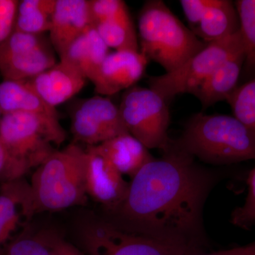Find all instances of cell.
Here are the masks:
<instances>
[{
    "mask_svg": "<svg viewBox=\"0 0 255 255\" xmlns=\"http://www.w3.org/2000/svg\"><path fill=\"white\" fill-rule=\"evenodd\" d=\"M162 152L132 178L125 200L109 221L194 254L206 253L204 206L222 173L198 163L173 140Z\"/></svg>",
    "mask_w": 255,
    "mask_h": 255,
    "instance_id": "obj_1",
    "label": "cell"
},
{
    "mask_svg": "<svg viewBox=\"0 0 255 255\" xmlns=\"http://www.w3.org/2000/svg\"><path fill=\"white\" fill-rule=\"evenodd\" d=\"M173 141L181 150L210 165L255 159V135L234 116L196 114Z\"/></svg>",
    "mask_w": 255,
    "mask_h": 255,
    "instance_id": "obj_2",
    "label": "cell"
},
{
    "mask_svg": "<svg viewBox=\"0 0 255 255\" xmlns=\"http://www.w3.org/2000/svg\"><path fill=\"white\" fill-rule=\"evenodd\" d=\"M140 53L170 73L207 46L162 0L144 3L138 16Z\"/></svg>",
    "mask_w": 255,
    "mask_h": 255,
    "instance_id": "obj_3",
    "label": "cell"
},
{
    "mask_svg": "<svg viewBox=\"0 0 255 255\" xmlns=\"http://www.w3.org/2000/svg\"><path fill=\"white\" fill-rule=\"evenodd\" d=\"M85 157V150L70 144L36 167L29 183L34 215L87 204Z\"/></svg>",
    "mask_w": 255,
    "mask_h": 255,
    "instance_id": "obj_4",
    "label": "cell"
},
{
    "mask_svg": "<svg viewBox=\"0 0 255 255\" xmlns=\"http://www.w3.org/2000/svg\"><path fill=\"white\" fill-rule=\"evenodd\" d=\"M0 137L15 157L30 169L36 168L65 140L66 132L60 122L35 114L13 112L2 114Z\"/></svg>",
    "mask_w": 255,
    "mask_h": 255,
    "instance_id": "obj_5",
    "label": "cell"
},
{
    "mask_svg": "<svg viewBox=\"0 0 255 255\" xmlns=\"http://www.w3.org/2000/svg\"><path fill=\"white\" fill-rule=\"evenodd\" d=\"M169 103L150 87H130L122 95L119 110L128 132L148 150H167L172 139Z\"/></svg>",
    "mask_w": 255,
    "mask_h": 255,
    "instance_id": "obj_6",
    "label": "cell"
},
{
    "mask_svg": "<svg viewBox=\"0 0 255 255\" xmlns=\"http://www.w3.org/2000/svg\"><path fill=\"white\" fill-rule=\"evenodd\" d=\"M243 48L239 31L221 41L211 42L173 71L151 77L149 87L168 103L181 94L192 95L220 65Z\"/></svg>",
    "mask_w": 255,
    "mask_h": 255,
    "instance_id": "obj_7",
    "label": "cell"
},
{
    "mask_svg": "<svg viewBox=\"0 0 255 255\" xmlns=\"http://www.w3.org/2000/svg\"><path fill=\"white\" fill-rule=\"evenodd\" d=\"M87 255H190L194 253L147 236L121 229L110 221L87 225L81 235Z\"/></svg>",
    "mask_w": 255,
    "mask_h": 255,
    "instance_id": "obj_8",
    "label": "cell"
},
{
    "mask_svg": "<svg viewBox=\"0 0 255 255\" xmlns=\"http://www.w3.org/2000/svg\"><path fill=\"white\" fill-rule=\"evenodd\" d=\"M71 131L77 141L98 145L128 132L117 106L97 95L73 102L69 109Z\"/></svg>",
    "mask_w": 255,
    "mask_h": 255,
    "instance_id": "obj_9",
    "label": "cell"
},
{
    "mask_svg": "<svg viewBox=\"0 0 255 255\" xmlns=\"http://www.w3.org/2000/svg\"><path fill=\"white\" fill-rule=\"evenodd\" d=\"M85 181L87 196L110 214L122 205L128 191L129 183L97 145L85 149Z\"/></svg>",
    "mask_w": 255,
    "mask_h": 255,
    "instance_id": "obj_10",
    "label": "cell"
},
{
    "mask_svg": "<svg viewBox=\"0 0 255 255\" xmlns=\"http://www.w3.org/2000/svg\"><path fill=\"white\" fill-rule=\"evenodd\" d=\"M148 61L140 51L110 52L92 82L95 91L99 95L107 97L135 86L143 76Z\"/></svg>",
    "mask_w": 255,
    "mask_h": 255,
    "instance_id": "obj_11",
    "label": "cell"
},
{
    "mask_svg": "<svg viewBox=\"0 0 255 255\" xmlns=\"http://www.w3.org/2000/svg\"><path fill=\"white\" fill-rule=\"evenodd\" d=\"M91 26L89 0H56L49 39L58 56Z\"/></svg>",
    "mask_w": 255,
    "mask_h": 255,
    "instance_id": "obj_12",
    "label": "cell"
},
{
    "mask_svg": "<svg viewBox=\"0 0 255 255\" xmlns=\"http://www.w3.org/2000/svg\"><path fill=\"white\" fill-rule=\"evenodd\" d=\"M87 80L78 69L60 60L27 81L46 103L56 109L78 95Z\"/></svg>",
    "mask_w": 255,
    "mask_h": 255,
    "instance_id": "obj_13",
    "label": "cell"
},
{
    "mask_svg": "<svg viewBox=\"0 0 255 255\" xmlns=\"http://www.w3.org/2000/svg\"><path fill=\"white\" fill-rule=\"evenodd\" d=\"M34 216L31 187L23 178L0 187V251L18 226Z\"/></svg>",
    "mask_w": 255,
    "mask_h": 255,
    "instance_id": "obj_14",
    "label": "cell"
},
{
    "mask_svg": "<svg viewBox=\"0 0 255 255\" xmlns=\"http://www.w3.org/2000/svg\"><path fill=\"white\" fill-rule=\"evenodd\" d=\"M243 49L238 50L206 79V81L193 92L200 102L203 110L212 107L222 101H227L237 89L238 81L244 65Z\"/></svg>",
    "mask_w": 255,
    "mask_h": 255,
    "instance_id": "obj_15",
    "label": "cell"
},
{
    "mask_svg": "<svg viewBox=\"0 0 255 255\" xmlns=\"http://www.w3.org/2000/svg\"><path fill=\"white\" fill-rule=\"evenodd\" d=\"M0 109L2 114L26 112L60 122L56 109L46 103L27 80L0 82Z\"/></svg>",
    "mask_w": 255,
    "mask_h": 255,
    "instance_id": "obj_16",
    "label": "cell"
},
{
    "mask_svg": "<svg viewBox=\"0 0 255 255\" xmlns=\"http://www.w3.org/2000/svg\"><path fill=\"white\" fill-rule=\"evenodd\" d=\"M110 53L95 26H90L70 45L60 60L78 69L88 80L93 81L101 65Z\"/></svg>",
    "mask_w": 255,
    "mask_h": 255,
    "instance_id": "obj_17",
    "label": "cell"
},
{
    "mask_svg": "<svg viewBox=\"0 0 255 255\" xmlns=\"http://www.w3.org/2000/svg\"><path fill=\"white\" fill-rule=\"evenodd\" d=\"M122 175L132 177L155 157L150 151L128 132L97 145Z\"/></svg>",
    "mask_w": 255,
    "mask_h": 255,
    "instance_id": "obj_18",
    "label": "cell"
},
{
    "mask_svg": "<svg viewBox=\"0 0 255 255\" xmlns=\"http://www.w3.org/2000/svg\"><path fill=\"white\" fill-rule=\"evenodd\" d=\"M239 30V16L235 2L211 0L200 22L192 31L198 38L209 43L232 36Z\"/></svg>",
    "mask_w": 255,
    "mask_h": 255,
    "instance_id": "obj_19",
    "label": "cell"
},
{
    "mask_svg": "<svg viewBox=\"0 0 255 255\" xmlns=\"http://www.w3.org/2000/svg\"><path fill=\"white\" fill-rule=\"evenodd\" d=\"M57 63L52 44L20 52L0 60V75L5 80H29Z\"/></svg>",
    "mask_w": 255,
    "mask_h": 255,
    "instance_id": "obj_20",
    "label": "cell"
},
{
    "mask_svg": "<svg viewBox=\"0 0 255 255\" xmlns=\"http://www.w3.org/2000/svg\"><path fill=\"white\" fill-rule=\"evenodd\" d=\"M94 26L109 48L140 51L138 37L128 6Z\"/></svg>",
    "mask_w": 255,
    "mask_h": 255,
    "instance_id": "obj_21",
    "label": "cell"
},
{
    "mask_svg": "<svg viewBox=\"0 0 255 255\" xmlns=\"http://www.w3.org/2000/svg\"><path fill=\"white\" fill-rule=\"evenodd\" d=\"M56 0H23L18 1L14 30L44 34L49 32Z\"/></svg>",
    "mask_w": 255,
    "mask_h": 255,
    "instance_id": "obj_22",
    "label": "cell"
},
{
    "mask_svg": "<svg viewBox=\"0 0 255 255\" xmlns=\"http://www.w3.org/2000/svg\"><path fill=\"white\" fill-rule=\"evenodd\" d=\"M235 5L245 54L242 75L246 82L255 78V0H237Z\"/></svg>",
    "mask_w": 255,
    "mask_h": 255,
    "instance_id": "obj_23",
    "label": "cell"
},
{
    "mask_svg": "<svg viewBox=\"0 0 255 255\" xmlns=\"http://www.w3.org/2000/svg\"><path fill=\"white\" fill-rule=\"evenodd\" d=\"M60 238L49 232H23L11 241L6 255H53Z\"/></svg>",
    "mask_w": 255,
    "mask_h": 255,
    "instance_id": "obj_24",
    "label": "cell"
},
{
    "mask_svg": "<svg viewBox=\"0 0 255 255\" xmlns=\"http://www.w3.org/2000/svg\"><path fill=\"white\" fill-rule=\"evenodd\" d=\"M227 102L233 116L255 135V78L238 86Z\"/></svg>",
    "mask_w": 255,
    "mask_h": 255,
    "instance_id": "obj_25",
    "label": "cell"
},
{
    "mask_svg": "<svg viewBox=\"0 0 255 255\" xmlns=\"http://www.w3.org/2000/svg\"><path fill=\"white\" fill-rule=\"evenodd\" d=\"M51 44L44 34H31L14 30L0 46V60L20 52Z\"/></svg>",
    "mask_w": 255,
    "mask_h": 255,
    "instance_id": "obj_26",
    "label": "cell"
},
{
    "mask_svg": "<svg viewBox=\"0 0 255 255\" xmlns=\"http://www.w3.org/2000/svg\"><path fill=\"white\" fill-rule=\"evenodd\" d=\"M29 167L15 157L0 137V183L1 184L23 178Z\"/></svg>",
    "mask_w": 255,
    "mask_h": 255,
    "instance_id": "obj_27",
    "label": "cell"
},
{
    "mask_svg": "<svg viewBox=\"0 0 255 255\" xmlns=\"http://www.w3.org/2000/svg\"><path fill=\"white\" fill-rule=\"evenodd\" d=\"M248 192L244 204L233 211V224L238 227L249 229L255 226V167L249 174Z\"/></svg>",
    "mask_w": 255,
    "mask_h": 255,
    "instance_id": "obj_28",
    "label": "cell"
},
{
    "mask_svg": "<svg viewBox=\"0 0 255 255\" xmlns=\"http://www.w3.org/2000/svg\"><path fill=\"white\" fill-rule=\"evenodd\" d=\"M89 4L93 26L112 17L127 6L122 0H89Z\"/></svg>",
    "mask_w": 255,
    "mask_h": 255,
    "instance_id": "obj_29",
    "label": "cell"
},
{
    "mask_svg": "<svg viewBox=\"0 0 255 255\" xmlns=\"http://www.w3.org/2000/svg\"><path fill=\"white\" fill-rule=\"evenodd\" d=\"M18 1L0 0V46L14 31Z\"/></svg>",
    "mask_w": 255,
    "mask_h": 255,
    "instance_id": "obj_30",
    "label": "cell"
},
{
    "mask_svg": "<svg viewBox=\"0 0 255 255\" xmlns=\"http://www.w3.org/2000/svg\"><path fill=\"white\" fill-rule=\"evenodd\" d=\"M211 0H181L179 1L189 28L193 31L200 22Z\"/></svg>",
    "mask_w": 255,
    "mask_h": 255,
    "instance_id": "obj_31",
    "label": "cell"
},
{
    "mask_svg": "<svg viewBox=\"0 0 255 255\" xmlns=\"http://www.w3.org/2000/svg\"><path fill=\"white\" fill-rule=\"evenodd\" d=\"M190 255H255V242L246 246L237 247L231 249L214 252V253H201Z\"/></svg>",
    "mask_w": 255,
    "mask_h": 255,
    "instance_id": "obj_32",
    "label": "cell"
},
{
    "mask_svg": "<svg viewBox=\"0 0 255 255\" xmlns=\"http://www.w3.org/2000/svg\"><path fill=\"white\" fill-rule=\"evenodd\" d=\"M53 255H83L70 243L64 241L61 238L58 240L55 247Z\"/></svg>",
    "mask_w": 255,
    "mask_h": 255,
    "instance_id": "obj_33",
    "label": "cell"
},
{
    "mask_svg": "<svg viewBox=\"0 0 255 255\" xmlns=\"http://www.w3.org/2000/svg\"><path fill=\"white\" fill-rule=\"evenodd\" d=\"M1 116H2V112H1V109H0V119L1 118Z\"/></svg>",
    "mask_w": 255,
    "mask_h": 255,
    "instance_id": "obj_34",
    "label": "cell"
}]
</instances>
